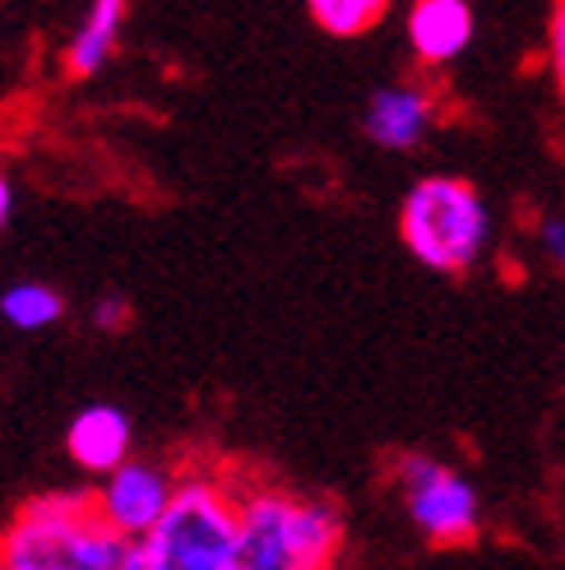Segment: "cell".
I'll return each instance as SVG.
<instances>
[{"instance_id":"obj_17","label":"cell","mask_w":565,"mask_h":570,"mask_svg":"<svg viewBox=\"0 0 565 570\" xmlns=\"http://www.w3.org/2000/svg\"><path fill=\"white\" fill-rule=\"evenodd\" d=\"M10 214H14V186H10L6 173H0V227L10 223Z\"/></svg>"},{"instance_id":"obj_11","label":"cell","mask_w":565,"mask_h":570,"mask_svg":"<svg viewBox=\"0 0 565 570\" xmlns=\"http://www.w3.org/2000/svg\"><path fill=\"white\" fill-rule=\"evenodd\" d=\"M288 548L293 570H320L344 548V520L325 501H293V524H288Z\"/></svg>"},{"instance_id":"obj_7","label":"cell","mask_w":565,"mask_h":570,"mask_svg":"<svg viewBox=\"0 0 565 570\" xmlns=\"http://www.w3.org/2000/svg\"><path fill=\"white\" fill-rule=\"evenodd\" d=\"M477 19L468 0H413L408 47L422 66H449L473 47Z\"/></svg>"},{"instance_id":"obj_6","label":"cell","mask_w":565,"mask_h":570,"mask_svg":"<svg viewBox=\"0 0 565 570\" xmlns=\"http://www.w3.org/2000/svg\"><path fill=\"white\" fill-rule=\"evenodd\" d=\"M172 478H167L162 469L153 464H117L107 473V482L98 488V515L111 524V529H121L126 538H145L158 520H162V510L167 501H172Z\"/></svg>"},{"instance_id":"obj_9","label":"cell","mask_w":565,"mask_h":570,"mask_svg":"<svg viewBox=\"0 0 565 570\" xmlns=\"http://www.w3.org/2000/svg\"><path fill=\"white\" fill-rule=\"evenodd\" d=\"M293 497L260 492L241 505V570H293Z\"/></svg>"},{"instance_id":"obj_12","label":"cell","mask_w":565,"mask_h":570,"mask_svg":"<svg viewBox=\"0 0 565 570\" xmlns=\"http://www.w3.org/2000/svg\"><path fill=\"white\" fill-rule=\"evenodd\" d=\"M394 0H306L316 28H325L329 38H361L389 14Z\"/></svg>"},{"instance_id":"obj_1","label":"cell","mask_w":565,"mask_h":570,"mask_svg":"<svg viewBox=\"0 0 565 570\" xmlns=\"http://www.w3.org/2000/svg\"><path fill=\"white\" fill-rule=\"evenodd\" d=\"M126 570H241V505L205 478L181 482L162 520L130 538Z\"/></svg>"},{"instance_id":"obj_10","label":"cell","mask_w":565,"mask_h":570,"mask_svg":"<svg viewBox=\"0 0 565 570\" xmlns=\"http://www.w3.org/2000/svg\"><path fill=\"white\" fill-rule=\"evenodd\" d=\"M121 23H126V0H89V14H83L79 33L66 47V70L75 79H93L117 51Z\"/></svg>"},{"instance_id":"obj_4","label":"cell","mask_w":565,"mask_h":570,"mask_svg":"<svg viewBox=\"0 0 565 570\" xmlns=\"http://www.w3.org/2000/svg\"><path fill=\"white\" fill-rule=\"evenodd\" d=\"M98 515V497H33L0 533V570H66L70 543Z\"/></svg>"},{"instance_id":"obj_2","label":"cell","mask_w":565,"mask_h":570,"mask_svg":"<svg viewBox=\"0 0 565 570\" xmlns=\"http://www.w3.org/2000/svg\"><path fill=\"white\" fill-rule=\"evenodd\" d=\"M399 237L417 265L436 274H464L492 250L496 218L473 181L464 177H422L399 205Z\"/></svg>"},{"instance_id":"obj_8","label":"cell","mask_w":565,"mask_h":570,"mask_svg":"<svg viewBox=\"0 0 565 570\" xmlns=\"http://www.w3.org/2000/svg\"><path fill=\"white\" fill-rule=\"evenodd\" d=\"M130 417L117 404H89L79 409L70 432H66V450L83 473H111L117 464L130 460Z\"/></svg>"},{"instance_id":"obj_16","label":"cell","mask_w":565,"mask_h":570,"mask_svg":"<svg viewBox=\"0 0 565 570\" xmlns=\"http://www.w3.org/2000/svg\"><path fill=\"white\" fill-rule=\"evenodd\" d=\"M126 321H130V306H126V297H102V302L93 306V330H102V334L121 330Z\"/></svg>"},{"instance_id":"obj_3","label":"cell","mask_w":565,"mask_h":570,"mask_svg":"<svg viewBox=\"0 0 565 570\" xmlns=\"http://www.w3.org/2000/svg\"><path fill=\"white\" fill-rule=\"evenodd\" d=\"M394 482L404 492L408 520L427 543L459 548L473 543L477 529H483V501H477V488L459 469L432 460V454H399Z\"/></svg>"},{"instance_id":"obj_14","label":"cell","mask_w":565,"mask_h":570,"mask_svg":"<svg viewBox=\"0 0 565 570\" xmlns=\"http://www.w3.org/2000/svg\"><path fill=\"white\" fill-rule=\"evenodd\" d=\"M538 250L543 261L565 278V209H552L538 218Z\"/></svg>"},{"instance_id":"obj_15","label":"cell","mask_w":565,"mask_h":570,"mask_svg":"<svg viewBox=\"0 0 565 570\" xmlns=\"http://www.w3.org/2000/svg\"><path fill=\"white\" fill-rule=\"evenodd\" d=\"M547 51H552L556 83L565 89V0H556V6H552V23H547Z\"/></svg>"},{"instance_id":"obj_13","label":"cell","mask_w":565,"mask_h":570,"mask_svg":"<svg viewBox=\"0 0 565 570\" xmlns=\"http://www.w3.org/2000/svg\"><path fill=\"white\" fill-rule=\"evenodd\" d=\"M61 293L47 288V283H14V288L0 297V316H6L14 330H47L61 321Z\"/></svg>"},{"instance_id":"obj_5","label":"cell","mask_w":565,"mask_h":570,"mask_svg":"<svg viewBox=\"0 0 565 570\" xmlns=\"http://www.w3.org/2000/svg\"><path fill=\"white\" fill-rule=\"evenodd\" d=\"M436 117H440V102L432 89H422V83H385V89L366 98L361 130L371 145L389 154H408L417 145H427Z\"/></svg>"}]
</instances>
